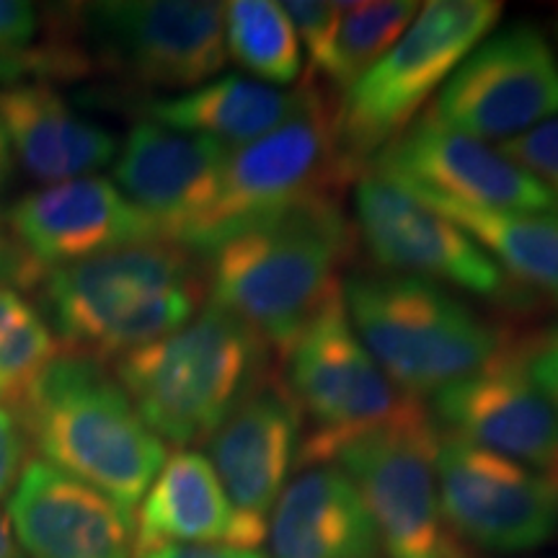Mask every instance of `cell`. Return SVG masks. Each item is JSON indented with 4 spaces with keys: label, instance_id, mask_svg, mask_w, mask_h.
<instances>
[{
    "label": "cell",
    "instance_id": "1",
    "mask_svg": "<svg viewBox=\"0 0 558 558\" xmlns=\"http://www.w3.org/2000/svg\"><path fill=\"white\" fill-rule=\"evenodd\" d=\"M205 288L197 254L148 241L50 269L37 308L65 352L107 362L184 326Z\"/></svg>",
    "mask_w": 558,
    "mask_h": 558
},
{
    "label": "cell",
    "instance_id": "2",
    "mask_svg": "<svg viewBox=\"0 0 558 558\" xmlns=\"http://www.w3.org/2000/svg\"><path fill=\"white\" fill-rule=\"evenodd\" d=\"M16 416L39 460L130 514L169 458L107 362L83 354L60 352L34 380Z\"/></svg>",
    "mask_w": 558,
    "mask_h": 558
},
{
    "label": "cell",
    "instance_id": "3",
    "mask_svg": "<svg viewBox=\"0 0 558 558\" xmlns=\"http://www.w3.org/2000/svg\"><path fill=\"white\" fill-rule=\"evenodd\" d=\"M352 239L333 194L300 202L209 251V303L246 324L284 357L339 284L337 269L352 251Z\"/></svg>",
    "mask_w": 558,
    "mask_h": 558
},
{
    "label": "cell",
    "instance_id": "4",
    "mask_svg": "<svg viewBox=\"0 0 558 558\" xmlns=\"http://www.w3.org/2000/svg\"><path fill=\"white\" fill-rule=\"evenodd\" d=\"M271 349L218 305L117 360L114 373L143 422L179 448L207 442L271 373Z\"/></svg>",
    "mask_w": 558,
    "mask_h": 558
},
{
    "label": "cell",
    "instance_id": "5",
    "mask_svg": "<svg viewBox=\"0 0 558 558\" xmlns=\"http://www.w3.org/2000/svg\"><path fill=\"white\" fill-rule=\"evenodd\" d=\"M341 298L362 344L414 401L476 373L509 344L499 326L427 279L354 271L341 282Z\"/></svg>",
    "mask_w": 558,
    "mask_h": 558
},
{
    "label": "cell",
    "instance_id": "6",
    "mask_svg": "<svg viewBox=\"0 0 558 558\" xmlns=\"http://www.w3.org/2000/svg\"><path fill=\"white\" fill-rule=\"evenodd\" d=\"M501 16L497 0H432L367 73L347 90L333 114V140L344 179L360 177L396 140Z\"/></svg>",
    "mask_w": 558,
    "mask_h": 558
},
{
    "label": "cell",
    "instance_id": "7",
    "mask_svg": "<svg viewBox=\"0 0 558 558\" xmlns=\"http://www.w3.org/2000/svg\"><path fill=\"white\" fill-rule=\"evenodd\" d=\"M341 179L329 104L316 88L303 86V101L290 120L254 143L228 150L215 197L181 246L207 256L300 202L331 194Z\"/></svg>",
    "mask_w": 558,
    "mask_h": 558
},
{
    "label": "cell",
    "instance_id": "8",
    "mask_svg": "<svg viewBox=\"0 0 558 558\" xmlns=\"http://www.w3.org/2000/svg\"><path fill=\"white\" fill-rule=\"evenodd\" d=\"M284 360V386L303 422L311 424L300 448L303 469L333 463L349 439L390 424L416 403L388 380L360 341L341 282L324 298Z\"/></svg>",
    "mask_w": 558,
    "mask_h": 558
},
{
    "label": "cell",
    "instance_id": "9",
    "mask_svg": "<svg viewBox=\"0 0 558 558\" xmlns=\"http://www.w3.org/2000/svg\"><path fill=\"white\" fill-rule=\"evenodd\" d=\"M435 439V424L414 403L390 424L349 439L333 458L362 497L380 556L469 558L439 505Z\"/></svg>",
    "mask_w": 558,
    "mask_h": 558
},
{
    "label": "cell",
    "instance_id": "10",
    "mask_svg": "<svg viewBox=\"0 0 558 558\" xmlns=\"http://www.w3.org/2000/svg\"><path fill=\"white\" fill-rule=\"evenodd\" d=\"M73 16L90 65L140 86L197 88L228 60L222 3L104 0Z\"/></svg>",
    "mask_w": 558,
    "mask_h": 558
},
{
    "label": "cell",
    "instance_id": "11",
    "mask_svg": "<svg viewBox=\"0 0 558 558\" xmlns=\"http://www.w3.org/2000/svg\"><path fill=\"white\" fill-rule=\"evenodd\" d=\"M354 222L373 262L383 271L450 284L505 305L535 300L514 284L476 241L378 173H360Z\"/></svg>",
    "mask_w": 558,
    "mask_h": 558
},
{
    "label": "cell",
    "instance_id": "12",
    "mask_svg": "<svg viewBox=\"0 0 558 558\" xmlns=\"http://www.w3.org/2000/svg\"><path fill=\"white\" fill-rule=\"evenodd\" d=\"M435 476L442 514L460 543L486 554H527L558 530V481L437 432Z\"/></svg>",
    "mask_w": 558,
    "mask_h": 558
},
{
    "label": "cell",
    "instance_id": "13",
    "mask_svg": "<svg viewBox=\"0 0 558 558\" xmlns=\"http://www.w3.org/2000/svg\"><path fill=\"white\" fill-rule=\"evenodd\" d=\"M439 122L478 140H514L558 117V52L518 21L481 39L429 107Z\"/></svg>",
    "mask_w": 558,
    "mask_h": 558
},
{
    "label": "cell",
    "instance_id": "14",
    "mask_svg": "<svg viewBox=\"0 0 558 558\" xmlns=\"http://www.w3.org/2000/svg\"><path fill=\"white\" fill-rule=\"evenodd\" d=\"M365 173H378L463 207L558 213V199L533 173L484 140L448 128L429 109L390 140Z\"/></svg>",
    "mask_w": 558,
    "mask_h": 558
},
{
    "label": "cell",
    "instance_id": "15",
    "mask_svg": "<svg viewBox=\"0 0 558 558\" xmlns=\"http://www.w3.org/2000/svg\"><path fill=\"white\" fill-rule=\"evenodd\" d=\"M435 429L558 481V409L530 380L512 341L432 396Z\"/></svg>",
    "mask_w": 558,
    "mask_h": 558
},
{
    "label": "cell",
    "instance_id": "16",
    "mask_svg": "<svg viewBox=\"0 0 558 558\" xmlns=\"http://www.w3.org/2000/svg\"><path fill=\"white\" fill-rule=\"evenodd\" d=\"M3 226L41 269H60L135 243L163 241L114 181L81 177L39 186L5 209Z\"/></svg>",
    "mask_w": 558,
    "mask_h": 558
},
{
    "label": "cell",
    "instance_id": "17",
    "mask_svg": "<svg viewBox=\"0 0 558 558\" xmlns=\"http://www.w3.org/2000/svg\"><path fill=\"white\" fill-rule=\"evenodd\" d=\"M303 414L288 386L267 375L207 439V460L243 518L267 527L303 448Z\"/></svg>",
    "mask_w": 558,
    "mask_h": 558
},
{
    "label": "cell",
    "instance_id": "18",
    "mask_svg": "<svg viewBox=\"0 0 558 558\" xmlns=\"http://www.w3.org/2000/svg\"><path fill=\"white\" fill-rule=\"evenodd\" d=\"M226 145L150 120L137 122L114 158V184L156 222L160 239L179 243L218 190Z\"/></svg>",
    "mask_w": 558,
    "mask_h": 558
},
{
    "label": "cell",
    "instance_id": "19",
    "mask_svg": "<svg viewBox=\"0 0 558 558\" xmlns=\"http://www.w3.org/2000/svg\"><path fill=\"white\" fill-rule=\"evenodd\" d=\"M9 518L26 558H135V518L39 458L13 486Z\"/></svg>",
    "mask_w": 558,
    "mask_h": 558
},
{
    "label": "cell",
    "instance_id": "20",
    "mask_svg": "<svg viewBox=\"0 0 558 558\" xmlns=\"http://www.w3.org/2000/svg\"><path fill=\"white\" fill-rule=\"evenodd\" d=\"M267 527L243 518L207 456L181 448L166 458L135 522V556L160 546L259 548Z\"/></svg>",
    "mask_w": 558,
    "mask_h": 558
},
{
    "label": "cell",
    "instance_id": "21",
    "mask_svg": "<svg viewBox=\"0 0 558 558\" xmlns=\"http://www.w3.org/2000/svg\"><path fill=\"white\" fill-rule=\"evenodd\" d=\"M0 124L16 163L41 186L94 177L120 153L107 128L78 114L47 83L0 86Z\"/></svg>",
    "mask_w": 558,
    "mask_h": 558
},
{
    "label": "cell",
    "instance_id": "22",
    "mask_svg": "<svg viewBox=\"0 0 558 558\" xmlns=\"http://www.w3.org/2000/svg\"><path fill=\"white\" fill-rule=\"evenodd\" d=\"M269 558H380L362 497L337 463L308 465L279 494Z\"/></svg>",
    "mask_w": 558,
    "mask_h": 558
},
{
    "label": "cell",
    "instance_id": "23",
    "mask_svg": "<svg viewBox=\"0 0 558 558\" xmlns=\"http://www.w3.org/2000/svg\"><path fill=\"white\" fill-rule=\"evenodd\" d=\"M300 101L303 88L284 90L251 75L230 73L177 96L153 99L143 111L150 122L163 128L209 137L226 148H241L290 120Z\"/></svg>",
    "mask_w": 558,
    "mask_h": 558
},
{
    "label": "cell",
    "instance_id": "24",
    "mask_svg": "<svg viewBox=\"0 0 558 558\" xmlns=\"http://www.w3.org/2000/svg\"><path fill=\"white\" fill-rule=\"evenodd\" d=\"M396 186L463 228L514 284H520L533 298L541 295L558 305V213L476 209L414 186Z\"/></svg>",
    "mask_w": 558,
    "mask_h": 558
},
{
    "label": "cell",
    "instance_id": "25",
    "mask_svg": "<svg viewBox=\"0 0 558 558\" xmlns=\"http://www.w3.org/2000/svg\"><path fill=\"white\" fill-rule=\"evenodd\" d=\"M226 52L251 78L267 86H290L303 70V47L282 3L235 0L222 5Z\"/></svg>",
    "mask_w": 558,
    "mask_h": 558
},
{
    "label": "cell",
    "instance_id": "26",
    "mask_svg": "<svg viewBox=\"0 0 558 558\" xmlns=\"http://www.w3.org/2000/svg\"><path fill=\"white\" fill-rule=\"evenodd\" d=\"M39 34L37 5L0 0V86L83 78L94 70L83 45L68 32H52L47 41H39Z\"/></svg>",
    "mask_w": 558,
    "mask_h": 558
},
{
    "label": "cell",
    "instance_id": "27",
    "mask_svg": "<svg viewBox=\"0 0 558 558\" xmlns=\"http://www.w3.org/2000/svg\"><path fill=\"white\" fill-rule=\"evenodd\" d=\"M418 9L422 5L414 0L344 3L329 50L316 70L331 86L347 90L401 39Z\"/></svg>",
    "mask_w": 558,
    "mask_h": 558
},
{
    "label": "cell",
    "instance_id": "28",
    "mask_svg": "<svg viewBox=\"0 0 558 558\" xmlns=\"http://www.w3.org/2000/svg\"><path fill=\"white\" fill-rule=\"evenodd\" d=\"M58 354L60 341L37 305L0 284V407L16 411Z\"/></svg>",
    "mask_w": 558,
    "mask_h": 558
},
{
    "label": "cell",
    "instance_id": "29",
    "mask_svg": "<svg viewBox=\"0 0 558 558\" xmlns=\"http://www.w3.org/2000/svg\"><path fill=\"white\" fill-rule=\"evenodd\" d=\"M509 160L533 173L558 199V117L499 145Z\"/></svg>",
    "mask_w": 558,
    "mask_h": 558
},
{
    "label": "cell",
    "instance_id": "30",
    "mask_svg": "<svg viewBox=\"0 0 558 558\" xmlns=\"http://www.w3.org/2000/svg\"><path fill=\"white\" fill-rule=\"evenodd\" d=\"M292 29L298 34L300 47L308 52L311 68L316 70L329 50L333 32H337L344 3H320V0H288L282 3Z\"/></svg>",
    "mask_w": 558,
    "mask_h": 558
},
{
    "label": "cell",
    "instance_id": "31",
    "mask_svg": "<svg viewBox=\"0 0 558 558\" xmlns=\"http://www.w3.org/2000/svg\"><path fill=\"white\" fill-rule=\"evenodd\" d=\"M518 347L530 380L558 409V324L538 331Z\"/></svg>",
    "mask_w": 558,
    "mask_h": 558
},
{
    "label": "cell",
    "instance_id": "32",
    "mask_svg": "<svg viewBox=\"0 0 558 558\" xmlns=\"http://www.w3.org/2000/svg\"><path fill=\"white\" fill-rule=\"evenodd\" d=\"M29 463V439L24 435L16 411L0 407V497L13 492Z\"/></svg>",
    "mask_w": 558,
    "mask_h": 558
},
{
    "label": "cell",
    "instance_id": "33",
    "mask_svg": "<svg viewBox=\"0 0 558 558\" xmlns=\"http://www.w3.org/2000/svg\"><path fill=\"white\" fill-rule=\"evenodd\" d=\"M47 271L19 246V241L0 222V284L13 290L39 288Z\"/></svg>",
    "mask_w": 558,
    "mask_h": 558
},
{
    "label": "cell",
    "instance_id": "34",
    "mask_svg": "<svg viewBox=\"0 0 558 558\" xmlns=\"http://www.w3.org/2000/svg\"><path fill=\"white\" fill-rule=\"evenodd\" d=\"M135 558H267L259 548L233 546H160L137 554Z\"/></svg>",
    "mask_w": 558,
    "mask_h": 558
},
{
    "label": "cell",
    "instance_id": "35",
    "mask_svg": "<svg viewBox=\"0 0 558 558\" xmlns=\"http://www.w3.org/2000/svg\"><path fill=\"white\" fill-rule=\"evenodd\" d=\"M0 558H26L19 546L16 533H13L9 509L0 507Z\"/></svg>",
    "mask_w": 558,
    "mask_h": 558
},
{
    "label": "cell",
    "instance_id": "36",
    "mask_svg": "<svg viewBox=\"0 0 558 558\" xmlns=\"http://www.w3.org/2000/svg\"><path fill=\"white\" fill-rule=\"evenodd\" d=\"M13 171H16V156H13L11 140L5 135L3 124H0V194L9 190L13 181Z\"/></svg>",
    "mask_w": 558,
    "mask_h": 558
},
{
    "label": "cell",
    "instance_id": "37",
    "mask_svg": "<svg viewBox=\"0 0 558 558\" xmlns=\"http://www.w3.org/2000/svg\"><path fill=\"white\" fill-rule=\"evenodd\" d=\"M556 41H558V21H556Z\"/></svg>",
    "mask_w": 558,
    "mask_h": 558
}]
</instances>
